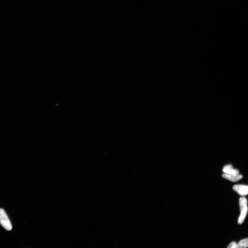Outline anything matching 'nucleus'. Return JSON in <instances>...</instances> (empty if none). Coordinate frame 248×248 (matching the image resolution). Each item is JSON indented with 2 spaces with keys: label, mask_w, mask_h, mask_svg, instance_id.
Here are the masks:
<instances>
[{
  "label": "nucleus",
  "mask_w": 248,
  "mask_h": 248,
  "mask_svg": "<svg viewBox=\"0 0 248 248\" xmlns=\"http://www.w3.org/2000/svg\"><path fill=\"white\" fill-rule=\"evenodd\" d=\"M247 201L245 197H241L239 199V205L241 214L239 218L238 222L241 224L244 222L247 215L248 212Z\"/></svg>",
  "instance_id": "f257e3e1"
},
{
  "label": "nucleus",
  "mask_w": 248,
  "mask_h": 248,
  "mask_svg": "<svg viewBox=\"0 0 248 248\" xmlns=\"http://www.w3.org/2000/svg\"><path fill=\"white\" fill-rule=\"evenodd\" d=\"M223 171L227 174L238 175H240V172L237 169H234L231 165L225 166L223 170Z\"/></svg>",
  "instance_id": "20e7f679"
},
{
  "label": "nucleus",
  "mask_w": 248,
  "mask_h": 248,
  "mask_svg": "<svg viewBox=\"0 0 248 248\" xmlns=\"http://www.w3.org/2000/svg\"><path fill=\"white\" fill-rule=\"evenodd\" d=\"M248 247V239H244L240 241L237 244V248H246Z\"/></svg>",
  "instance_id": "423d86ee"
},
{
  "label": "nucleus",
  "mask_w": 248,
  "mask_h": 248,
  "mask_svg": "<svg viewBox=\"0 0 248 248\" xmlns=\"http://www.w3.org/2000/svg\"><path fill=\"white\" fill-rule=\"evenodd\" d=\"M237 244L235 242L233 241L229 244L228 248H237Z\"/></svg>",
  "instance_id": "0eeeda50"
},
{
  "label": "nucleus",
  "mask_w": 248,
  "mask_h": 248,
  "mask_svg": "<svg viewBox=\"0 0 248 248\" xmlns=\"http://www.w3.org/2000/svg\"><path fill=\"white\" fill-rule=\"evenodd\" d=\"M222 177L223 178L233 182H237L240 181L243 178V176L240 175H228L225 173L222 175Z\"/></svg>",
  "instance_id": "39448f33"
},
{
  "label": "nucleus",
  "mask_w": 248,
  "mask_h": 248,
  "mask_svg": "<svg viewBox=\"0 0 248 248\" xmlns=\"http://www.w3.org/2000/svg\"><path fill=\"white\" fill-rule=\"evenodd\" d=\"M0 224L6 230L9 231L12 229L10 220L5 211L2 209H0Z\"/></svg>",
  "instance_id": "f03ea898"
},
{
  "label": "nucleus",
  "mask_w": 248,
  "mask_h": 248,
  "mask_svg": "<svg viewBox=\"0 0 248 248\" xmlns=\"http://www.w3.org/2000/svg\"><path fill=\"white\" fill-rule=\"evenodd\" d=\"M233 190L242 196L248 194V187L244 185H235L233 186Z\"/></svg>",
  "instance_id": "7ed1b4c3"
}]
</instances>
